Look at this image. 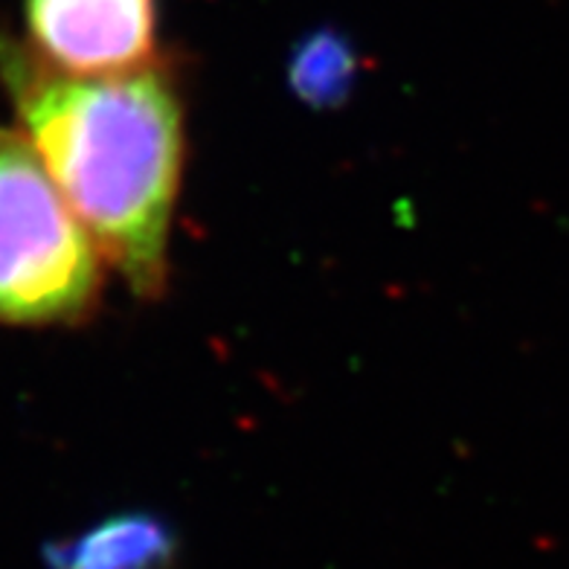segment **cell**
Returning <instances> with one entry per match:
<instances>
[{"label": "cell", "instance_id": "1", "mask_svg": "<svg viewBox=\"0 0 569 569\" xmlns=\"http://www.w3.org/2000/svg\"><path fill=\"white\" fill-rule=\"evenodd\" d=\"M23 134L99 253L142 300L169 282V236L187 126L166 61L117 76H68L32 50L0 44Z\"/></svg>", "mask_w": 569, "mask_h": 569}, {"label": "cell", "instance_id": "2", "mask_svg": "<svg viewBox=\"0 0 569 569\" xmlns=\"http://www.w3.org/2000/svg\"><path fill=\"white\" fill-rule=\"evenodd\" d=\"M102 268L27 134L0 128V322L82 320L99 300Z\"/></svg>", "mask_w": 569, "mask_h": 569}, {"label": "cell", "instance_id": "3", "mask_svg": "<svg viewBox=\"0 0 569 569\" xmlns=\"http://www.w3.org/2000/svg\"><path fill=\"white\" fill-rule=\"evenodd\" d=\"M32 53L68 76H117L158 61V0H27Z\"/></svg>", "mask_w": 569, "mask_h": 569}, {"label": "cell", "instance_id": "4", "mask_svg": "<svg viewBox=\"0 0 569 569\" xmlns=\"http://www.w3.org/2000/svg\"><path fill=\"white\" fill-rule=\"evenodd\" d=\"M41 558L47 569H172L178 535L166 517L122 511L73 538L47 543Z\"/></svg>", "mask_w": 569, "mask_h": 569}, {"label": "cell", "instance_id": "5", "mask_svg": "<svg viewBox=\"0 0 569 569\" xmlns=\"http://www.w3.org/2000/svg\"><path fill=\"white\" fill-rule=\"evenodd\" d=\"M360 79V53L340 30L308 32L288 59V88L315 111L340 108Z\"/></svg>", "mask_w": 569, "mask_h": 569}]
</instances>
